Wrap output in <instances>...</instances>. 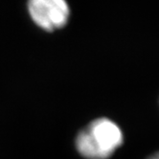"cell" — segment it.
Segmentation results:
<instances>
[{
  "label": "cell",
  "instance_id": "obj_1",
  "mask_svg": "<svg viewBox=\"0 0 159 159\" xmlns=\"http://www.w3.org/2000/svg\"><path fill=\"white\" fill-rule=\"evenodd\" d=\"M121 129L107 118L93 121L76 138L77 150L87 159H107L123 144Z\"/></svg>",
  "mask_w": 159,
  "mask_h": 159
},
{
  "label": "cell",
  "instance_id": "obj_2",
  "mask_svg": "<svg viewBox=\"0 0 159 159\" xmlns=\"http://www.w3.org/2000/svg\"><path fill=\"white\" fill-rule=\"evenodd\" d=\"M28 12L39 28L48 32L65 26L70 15L66 0H28Z\"/></svg>",
  "mask_w": 159,
  "mask_h": 159
},
{
  "label": "cell",
  "instance_id": "obj_3",
  "mask_svg": "<svg viewBox=\"0 0 159 159\" xmlns=\"http://www.w3.org/2000/svg\"><path fill=\"white\" fill-rule=\"evenodd\" d=\"M150 159H158V155L157 154H155V155H153V156H152Z\"/></svg>",
  "mask_w": 159,
  "mask_h": 159
}]
</instances>
